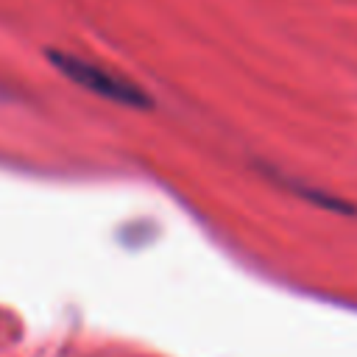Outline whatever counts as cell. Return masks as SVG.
Instances as JSON below:
<instances>
[{
  "mask_svg": "<svg viewBox=\"0 0 357 357\" xmlns=\"http://www.w3.org/2000/svg\"><path fill=\"white\" fill-rule=\"evenodd\" d=\"M47 59L53 61V67L67 81H73L75 86H81V89L103 98V100H112V103H120L128 109H151L153 106L151 95L139 84H134L126 75L112 73L109 67H100L89 59H81V56H73L64 50H50Z\"/></svg>",
  "mask_w": 357,
  "mask_h": 357,
  "instance_id": "6da1fadb",
  "label": "cell"
}]
</instances>
